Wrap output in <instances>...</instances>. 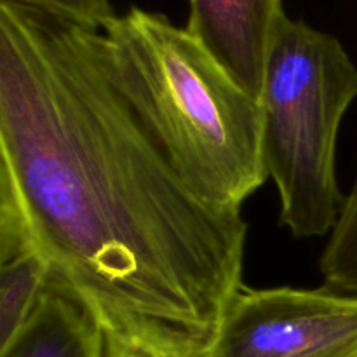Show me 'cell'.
Returning a JSON list of instances; mask_svg holds the SVG:
<instances>
[{
    "label": "cell",
    "instance_id": "obj_2",
    "mask_svg": "<svg viewBox=\"0 0 357 357\" xmlns=\"http://www.w3.org/2000/svg\"><path fill=\"white\" fill-rule=\"evenodd\" d=\"M103 33L119 89L178 173L209 204L241 211L268 180L260 101L162 14L132 7Z\"/></svg>",
    "mask_w": 357,
    "mask_h": 357
},
{
    "label": "cell",
    "instance_id": "obj_9",
    "mask_svg": "<svg viewBox=\"0 0 357 357\" xmlns=\"http://www.w3.org/2000/svg\"><path fill=\"white\" fill-rule=\"evenodd\" d=\"M14 2L94 31H105L119 17L110 0H14Z\"/></svg>",
    "mask_w": 357,
    "mask_h": 357
},
{
    "label": "cell",
    "instance_id": "obj_11",
    "mask_svg": "<svg viewBox=\"0 0 357 357\" xmlns=\"http://www.w3.org/2000/svg\"><path fill=\"white\" fill-rule=\"evenodd\" d=\"M167 357H188V356H185V354H181V352H171L169 356Z\"/></svg>",
    "mask_w": 357,
    "mask_h": 357
},
{
    "label": "cell",
    "instance_id": "obj_8",
    "mask_svg": "<svg viewBox=\"0 0 357 357\" xmlns=\"http://www.w3.org/2000/svg\"><path fill=\"white\" fill-rule=\"evenodd\" d=\"M326 288L357 296V173L321 257Z\"/></svg>",
    "mask_w": 357,
    "mask_h": 357
},
{
    "label": "cell",
    "instance_id": "obj_5",
    "mask_svg": "<svg viewBox=\"0 0 357 357\" xmlns=\"http://www.w3.org/2000/svg\"><path fill=\"white\" fill-rule=\"evenodd\" d=\"M187 30L229 75L260 101L281 0H188Z\"/></svg>",
    "mask_w": 357,
    "mask_h": 357
},
{
    "label": "cell",
    "instance_id": "obj_1",
    "mask_svg": "<svg viewBox=\"0 0 357 357\" xmlns=\"http://www.w3.org/2000/svg\"><path fill=\"white\" fill-rule=\"evenodd\" d=\"M0 176L52 275L108 328L199 357L243 289L248 223L171 164L119 89L103 31L0 0Z\"/></svg>",
    "mask_w": 357,
    "mask_h": 357
},
{
    "label": "cell",
    "instance_id": "obj_6",
    "mask_svg": "<svg viewBox=\"0 0 357 357\" xmlns=\"http://www.w3.org/2000/svg\"><path fill=\"white\" fill-rule=\"evenodd\" d=\"M0 357H108V330L89 300L59 278Z\"/></svg>",
    "mask_w": 357,
    "mask_h": 357
},
{
    "label": "cell",
    "instance_id": "obj_10",
    "mask_svg": "<svg viewBox=\"0 0 357 357\" xmlns=\"http://www.w3.org/2000/svg\"><path fill=\"white\" fill-rule=\"evenodd\" d=\"M108 357H167L176 349L152 337L122 328H108Z\"/></svg>",
    "mask_w": 357,
    "mask_h": 357
},
{
    "label": "cell",
    "instance_id": "obj_3",
    "mask_svg": "<svg viewBox=\"0 0 357 357\" xmlns=\"http://www.w3.org/2000/svg\"><path fill=\"white\" fill-rule=\"evenodd\" d=\"M356 98L357 66L342 42L282 13L260 94L261 159L281 197V223L298 239L337 225L345 202L338 131Z\"/></svg>",
    "mask_w": 357,
    "mask_h": 357
},
{
    "label": "cell",
    "instance_id": "obj_7",
    "mask_svg": "<svg viewBox=\"0 0 357 357\" xmlns=\"http://www.w3.org/2000/svg\"><path fill=\"white\" fill-rule=\"evenodd\" d=\"M51 265L40 251L0 261V351L16 338L40 302Z\"/></svg>",
    "mask_w": 357,
    "mask_h": 357
},
{
    "label": "cell",
    "instance_id": "obj_4",
    "mask_svg": "<svg viewBox=\"0 0 357 357\" xmlns=\"http://www.w3.org/2000/svg\"><path fill=\"white\" fill-rule=\"evenodd\" d=\"M199 357H357V296L243 286Z\"/></svg>",
    "mask_w": 357,
    "mask_h": 357
}]
</instances>
